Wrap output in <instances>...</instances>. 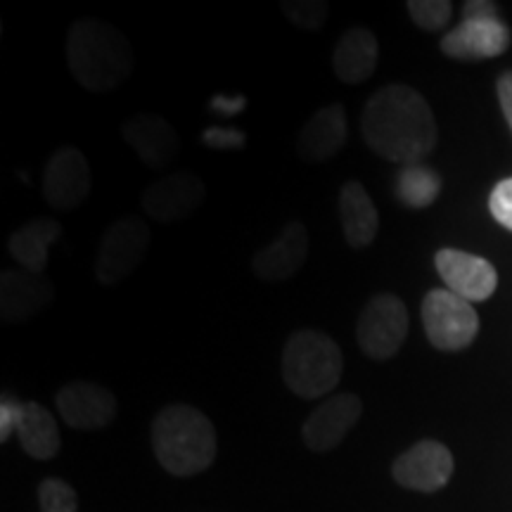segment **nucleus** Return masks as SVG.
I'll return each instance as SVG.
<instances>
[{
  "instance_id": "obj_24",
  "label": "nucleus",
  "mask_w": 512,
  "mask_h": 512,
  "mask_svg": "<svg viewBox=\"0 0 512 512\" xmlns=\"http://www.w3.org/2000/svg\"><path fill=\"white\" fill-rule=\"evenodd\" d=\"M280 10L302 31H320L330 17V5L325 0H283Z\"/></svg>"
},
{
  "instance_id": "obj_5",
  "label": "nucleus",
  "mask_w": 512,
  "mask_h": 512,
  "mask_svg": "<svg viewBox=\"0 0 512 512\" xmlns=\"http://www.w3.org/2000/svg\"><path fill=\"white\" fill-rule=\"evenodd\" d=\"M510 46V29L498 19V5L470 0L463 5V22L441 38V53L453 60H489Z\"/></svg>"
},
{
  "instance_id": "obj_1",
  "label": "nucleus",
  "mask_w": 512,
  "mask_h": 512,
  "mask_svg": "<svg viewBox=\"0 0 512 512\" xmlns=\"http://www.w3.org/2000/svg\"><path fill=\"white\" fill-rule=\"evenodd\" d=\"M361 131L375 155L403 166L420 164L437 147V121L430 105L406 83H389L370 95Z\"/></svg>"
},
{
  "instance_id": "obj_4",
  "label": "nucleus",
  "mask_w": 512,
  "mask_h": 512,
  "mask_svg": "<svg viewBox=\"0 0 512 512\" xmlns=\"http://www.w3.org/2000/svg\"><path fill=\"white\" fill-rule=\"evenodd\" d=\"M283 380L299 399L328 396L342 380L344 356L339 344L320 330H297L283 349Z\"/></svg>"
},
{
  "instance_id": "obj_2",
  "label": "nucleus",
  "mask_w": 512,
  "mask_h": 512,
  "mask_svg": "<svg viewBox=\"0 0 512 512\" xmlns=\"http://www.w3.org/2000/svg\"><path fill=\"white\" fill-rule=\"evenodd\" d=\"M69 72L88 93H110L124 86L133 72V48L114 24L100 19H79L69 27Z\"/></svg>"
},
{
  "instance_id": "obj_16",
  "label": "nucleus",
  "mask_w": 512,
  "mask_h": 512,
  "mask_svg": "<svg viewBox=\"0 0 512 512\" xmlns=\"http://www.w3.org/2000/svg\"><path fill=\"white\" fill-rule=\"evenodd\" d=\"M55 299V287L43 275L8 268L0 275V318L5 323H27Z\"/></svg>"
},
{
  "instance_id": "obj_3",
  "label": "nucleus",
  "mask_w": 512,
  "mask_h": 512,
  "mask_svg": "<svg viewBox=\"0 0 512 512\" xmlns=\"http://www.w3.org/2000/svg\"><path fill=\"white\" fill-rule=\"evenodd\" d=\"M152 451L174 477H195L214 465L219 439L200 408L171 403L152 420Z\"/></svg>"
},
{
  "instance_id": "obj_7",
  "label": "nucleus",
  "mask_w": 512,
  "mask_h": 512,
  "mask_svg": "<svg viewBox=\"0 0 512 512\" xmlns=\"http://www.w3.org/2000/svg\"><path fill=\"white\" fill-rule=\"evenodd\" d=\"M422 325L439 351H460L475 342L479 316L467 299L451 290H432L422 299Z\"/></svg>"
},
{
  "instance_id": "obj_6",
  "label": "nucleus",
  "mask_w": 512,
  "mask_h": 512,
  "mask_svg": "<svg viewBox=\"0 0 512 512\" xmlns=\"http://www.w3.org/2000/svg\"><path fill=\"white\" fill-rule=\"evenodd\" d=\"M408 337V309L392 292H380L363 306L356 323V339L373 361H389L399 354Z\"/></svg>"
},
{
  "instance_id": "obj_29",
  "label": "nucleus",
  "mask_w": 512,
  "mask_h": 512,
  "mask_svg": "<svg viewBox=\"0 0 512 512\" xmlns=\"http://www.w3.org/2000/svg\"><path fill=\"white\" fill-rule=\"evenodd\" d=\"M19 403L12 396H3V403H0V441H8L10 434L15 432L17 425V413H19Z\"/></svg>"
},
{
  "instance_id": "obj_17",
  "label": "nucleus",
  "mask_w": 512,
  "mask_h": 512,
  "mask_svg": "<svg viewBox=\"0 0 512 512\" xmlns=\"http://www.w3.org/2000/svg\"><path fill=\"white\" fill-rule=\"evenodd\" d=\"M309 230L302 221H290L280 230L278 238L268 242L264 249L254 254L252 268L256 278L264 283H280V280L292 278L302 271V266L309 259Z\"/></svg>"
},
{
  "instance_id": "obj_19",
  "label": "nucleus",
  "mask_w": 512,
  "mask_h": 512,
  "mask_svg": "<svg viewBox=\"0 0 512 512\" xmlns=\"http://www.w3.org/2000/svg\"><path fill=\"white\" fill-rule=\"evenodd\" d=\"M377 53H380V46H377L373 31L366 27H351L344 31L332 50V69L342 83L358 86L375 74Z\"/></svg>"
},
{
  "instance_id": "obj_22",
  "label": "nucleus",
  "mask_w": 512,
  "mask_h": 512,
  "mask_svg": "<svg viewBox=\"0 0 512 512\" xmlns=\"http://www.w3.org/2000/svg\"><path fill=\"white\" fill-rule=\"evenodd\" d=\"M62 238V226L53 219H34L10 235L8 249L19 268L43 275L50 261V245Z\"/></svg>"
},
{
  "instance_id": "obj_27",
  "label": "nucleus",
  "mask_w": 512,
  "mask_h": 512,
  "mask_svg": "<svg viewBox=\"0 0 512 512\" xmlns=\"http://www.w3.org/2000/svg\"><path fill=\"white\" fill-rule=\"evenodd\" d=\"M489 209L491 216H494L503 228L512 230V178H505V181H501L494 190H491Z\"/></svg>"
},
{
  "instance_id": "obj_13",
  "label": "nucleus",
  "mask_w": 512,
  "mask_h": 512,
  "mask_svg": "<svg viewBox=\"0 0 512 512\" xmlns=\"http://www.w3.org/2000/svg\"><path fill=\"white\" fill-rule=\"evenodd\" d=\"M121 138L140 157L147 169L162 171L181 155V138L164 117L152 112L133 114L121 126Z\"/></svg>"
},
{
  "instance_id": "obj_10",
  "label": "nucleus",
  "mask_w": 512,
  "mask_h": 512,
  "mask_svg": "<svg viewBox=\"0 0 512 512\" xmlns=\"http://www.w3.org/2000/svg\"><path fill=\"white\" fill-rule=\"evenodd\" d=\"M204 197H207V188L200 176L192 171H174L147 185L140 202L150 219L174 223L188 219L192 211L200 209Z\"/></svg>"
},
{
  "instance_id": "obj_8",
  "label": "nucleus",
  "mask_w": 512,
  "mask_h": 512,
  "mask_svg": "<svg viewBox=\"0 0 512 512\" xmlns=\"http://www.w3.org/2000/svg\"><path fill=\"white\" fill-rule=\"evenodd\" d=\"M150 249V226L140 216L114 221L102 235L95 259V280L100 285H117L143 264Z\"/></svg>"
},
{
  "instance_id": "obj_31",
  "label": "nucleus",
  "mask_w": 512,
  "mask_h": 512,
  "mask_svg": "<svg viewBox=\"0 0 512 512\" xmlns=\"http://www.w3.org/2000/svg\"><path fill=\"white\" fill-rule=\"evenodd\" d=\"M211 110L228 114V117H235V114H240L242 110H245V100H242V98H223V95H216V98L211 100Z\"/></svg>"
},
{
  "instance_id": "obj_23",
  "label": "nucleus",
  "mask_w": 512,
  "mask_h": 512,
  "mask_svg": "<svg viewBox=\"0 0 512 512\" xmlns=\"http://www.w3.org/2000/svg\"><path fill=\"white\" fill-rule=\"evenodd\" d=\"M441 192V176L425 164L403 166L396 176V197L403 207L425 209L434 204Z\"/></svg>"
},
{
  "instance_id": "obj_15",
  "label": "nucleus",
  "mask_w": 512,
  "mask_h": 512,
  "mask_svg": "<svg viewBox=\"0 0 512 512\" xmlns=\"http://www.w3.org/2000/svg\"><path fill=\"white\" fill-rule=\"evenodd\" d=\"M434 266L451 290L467 302H486L496 292L498 273L482 256L460 252V249H439Z\"/></svg>"
},
{
  "instance_id": "obj_26",
  "label": "nucleus",
  "mask_w": 512,
  "mask_h": 512,
  "mask_svg": "<svg viewBox=\"0 0 512 512\" xmlns=\"http://www.w3.org/2000/svg\"><path fill=\"white\" fill-rule=\"evenodd\" d=\"M408 15L422 31H439L444 29L451 19L453 5L448 0H411L406 5Z\"/></svg>"
},
{
  "instance_id": "obj_14",
  "label": "nucleus",
  "mask_w": 512,
  "mask_h": 512,
  "mask_svg": "<svg viewBox=\"0 0 512 512\" xmlns=\"http://www.w3.org/2000/svg\"><path fill=\"white\" fill-rule=\"evenodd\" d=\"M363 413V401L356 394H332L306 418L302 427L304 444L313 453H328L342 444Z\"/></svg>"
},
{
  "instance_id": "obj_11",
  "label": "nucleus",
  "mask_w": 512,
  "mask_h": 512,
  "mask_svg": "<svg viewBox=\"0 0 512 512\" xmlns=\"http://www.w3.org/2000/svg\"><path fill=\"white\" fill-rule=\"evenodd\" d=\"M392 475L403 489L432 494V491L444 489L451 479L453 456L439 441H418L394 460Z\"/></svg>"
},
{
  "instance_id": "obj_21",
  "label": "nucleus",
  "mask_w": 512,
  "mask_h": 512,
  "mask_svg": "<svg viewBox=\"0 0 512 512\" xmlns=\"http://www.w3.org/2000/svg\"><path fill=\"white\" fill-rule=\"evenodd\" d=\"M15 434L19 444L24 448V453L31 458L50 460L60 453L62 439L60 430H57V422L53 415L48 413V408H43L41 403H19Z\"/></svg>"
},
{
  "instance_id": "obj_9",
  "label": "nucleus",
  "mask_w": 512,
  "mask_h": 512,
  "mask_svg": "<svg viewBox=\"0 0 512 512\" xmlns=\"http://www.w3.org/2000/svg\"><path fill=\"white\" fill-rule=\"evenodd\" d=\"M91 195V164L76 147H60L43 169V197L55 211L81 207Z\"/></svg>"
},
{
  "instance_id": "obj_12",
  "label": "nucleus",
  "mask_w": 512,
  "mask_h": 512,
  "mask_svg": "<svg viewBox=\"0 0 512 512\" xmlns=\"http://www.w3.org/2000/svg\"><path fill=\"white\" fill-rule=\"evenodd\" d=\"M55 406L62 420L74 430L95 432L117 418L119 401L110 389L95 382H69L57 392Z\"/></svg>"
},
{
  "instance_id": "obj_28",
  "label": "nucleus",
  "mask_w": 512,
  "mask_h": 512,
  "mask_svg": "<svg viewBox=\"0 0 512 512\" xmlns=\"http://www.w3.org/2000/svg\"><path fill=\"white\" fill-rule=\"evenodd\" d=\"M245 140L247 136L238 128H221V126H214V128H207L202 136V143L211 147V150H240V147H245Z\"/></svg>"
},
{
  "instance_id": "obj_18",
  "label": "nucleus",
  "mask_w": 512,
  "mask_h": 512,
  "mask_svg": "<svg viewBox=\"0 0 512 512\" xmlns=\"http://www.w3.org/2000/svg\"><path fill=\"white\" fill-rule=\"evenodd\" d=\"M349 136L347 112L344 107L325 105L306 121L297 136V152L306 164H325L339 155Z\"/></svg>"
},
{
  "instance_id": "obj_30",
  "label": "nucleus",
  "mask_w": 512,
  "mask_h": 512,
  "mask_svg": "<svg viewBox=\"0 0 512 512\" xmlns=\"http://www.w3.org/2000/svg\"><path fill=\"white\" fill-rule=\"evenodd\" d=\"M496 91H498V102H501L503 117L512 128V72H505L498 76Z\"/></svg>"
},
{
  "instance_id": "obj_25",
  "label": "nucleus",
  "mask_w": 512,
  "mask_h": 512,
  "mask_svg": "<svg viewBox=\"0 0 512 512\" xmlns=\"http://www.w3.org/2000/svg\"><path fill=\"white\" fill-rule=\"evenodd\" d=\"M38 503L41 512H76L79 510V498L76 491L67 482L57 477L43 479L38 486Z\"/></svg>"
},
{
  "instance_id": "obj_20",
  "label": "nucleus",
  "mask_w": 512,
  "mask_h": 512,
  "mask_svg": "<svg viewBox=\"0 0 512 512\" xmlns=\"http://www.w3.org/2000/svg\"><path fill=\"white\" fill-rule=\"evenodd\" d=\"M337 207L347 245L354 249L373 245L377 238V228H380V216H377L375 204L370 200L368 190L363 188V183H344L342 190H339Z\"/></svg>"
}]
</instances>
